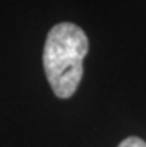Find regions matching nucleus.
Listing matches in <instances>:
<instances>
[{"mask_svg":"<svg viewBox=\"0 0 146 147\" xmlns=\"http://www.w3.org/2000/svg\"><path fill=\"white\" fill-rule=\"evenodd\" d=\"M88 48V37L79 25L60 22L49 30L43 48V68L58 98H70L78 89Z\"/></svg>","mask_w":146,"mask_h":147,"instance_id":"1","label":"nucleus"},{"mask_svg":"<svg viewBox=\"0 0 146 147\" xmlns=\"http://www.w3.org/2000/svg\"><path fill=\"white\" fill-rule=\"evenodd\" d=\"M118 147H146V141L139 137H128L119 143Z\"/></svg>","mask_w":146,"mask_h":147,"instance_id":"2","label":"nucleus"}]
</instances>
